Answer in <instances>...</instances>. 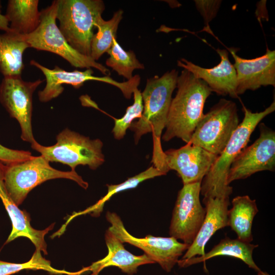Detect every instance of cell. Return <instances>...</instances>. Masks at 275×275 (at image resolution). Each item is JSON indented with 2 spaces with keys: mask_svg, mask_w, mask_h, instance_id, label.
Returning <instances> with one entry per match:
<instances>
[{
  "mask_svg": "<svg viewBox=\"0 0 275 275\" xmlns=\"http://www.w3.org/2000/svg\"><path fill=\"white\" fill-rule=\"evenodd\" d=\"M178 72L175 69L166 72L161 76H155L147 80L142 93L143 112L142 117L132 122L129 128L134 132L136 144L145 134L151 132L153 139L152 162L153 166L167 174L164 153L161 145L162 130L165 128L172 100L176 88Z\"/></svg>",
  "mask_w": 275,
  "mask_h": 275,
  "instance_id": "cell-1",
  "label": "cell"
},
{
  "mask_svg": "<svg viewBox=\"0 0 275 275\" xmlns=\"http://www.w3.org/2000/svg\"><path fill=\"white\" fill-rule=\"evenodd\" d=\"M176 88L162 139L168 142L178 138L188 143L204 115L205 103L212 91L204 81L185 69L178 76Z\"/></svg>",
  "mask_w": 275,
  "mask_h": 275,
  "instance_id": "cell-2",
  "label": "cell"
},
{
  "mask_svg": "<svg viewBox=\"0 0 275 275\" xmlns=\"http://www.w3.org/2000/svg\"><path fill=\"white\" fill-rule=\"evenodd\" d=\"M274 110V100L260 112L253 113L243 106L244 117L242 122L202 181L201 193L204 198L230 196L233 188L228 184L227 180L232 163L245 148L257 125Z\"/></svg>",
  "mask_w": 275,
  "mask_h": 275,
  "instance_id": "cell-3",
  "label": "cell"
},
{
  "mask_svg": "<svg viewBox=\"0 0 275 275\" xmlns=\"http://www.w3.org/2000/svg\"><path fill=\"white\" fill-rule=\"evenodd\" d=\"M104 9L101 0H57L59 28L68 43L84 56L90 57L95 24Z\"/></svg>",
  "mask_w": 275,
  "mask_h": 275,
  "instance_id": "cell-4",
  "label": "cell"
},
{
  "mask_svg": "<svg viewBox=\"0 0 275 275\" xmlns=\"http://www.w3.org/2000/svg\"><path fill=\"white\" fill-rule=\"evenodd\" d=\"M58 178L72 180L85 189L89 185L75 171L55 169L42 155L33 156L21 162L5 165L4 173L6 188L18 206L34 188L47 180Z\"/></svg>",
  "mask_w": 275,
  "mask_h": 275,
  "instance_id": "cell-5",
  "label": "cell"
},
{
  "mask_svg": "<svg viewBox=\"0 0 275 275\" xmlns=\"http://www.w3.org/2000/svg\"><path fill=\"white\" fill-rule=\"evenodd\" d=\"M103 143L99 139L91 140L66 128L57 136V143L44 146L36 141L31 144L49 162H59L69 166L72 171L78 165L88 166L96 170L104 162L102 152Z\"/></svg>",
  "mask_w": 275,
  "mask_h": 275,
  "instance_id": "cell-6",
  "label": "cell"
},
{
  "mask_svg": "<svg viewBox=\"0 0 275 275\" xmlns=\"http://www.w3.org/2000/svg\"><path fill=\"white\" fill-rule=\"evenodd\" d=\"M57 0H55L40 11L38 27L33 33L24 35L30 47L57 54L75 67L94 68L104 75L109 74V70L104 66L78 52L68 43L57 25Z\"/></svg>",
  "mask_w": 275,
  "mask_h": 275,
  "instance_id": "cell-7",
  "label": "cell"
},
{
  "mask_svg": "<svg viewBox=\"0 0 275 275\" xmlns=\"http://www.w3.org/2000/svg\"><path fill=\"white\" fill-rule=\"evenodd\" d=\"M238 125L236 103L222 98L204 114L189 143L218 156Z\"/></svg>",
  "mask_w": 275,
  "mask_h": 275,
  "instance_id": "cell-8",
  "label": "cell"
},
{
  "mask_svg": "<svg viewBox=\"0 0 275 275\" xmlns=\"http://www.w3.org/2000/svg\"><path fill=\"white\" fill-rule=\"evenodd\" d=\"M106 218L111 224L108 229L123 243H128L141 249L168 272L171 271L179 258L190 246L171 236L163 237L148 235L144 238H137L127 231L122 219L116 213L107 211Z\"/></svg>",
  "mask_w": 275,
  "mask_h": 275,
  "instance_id": "cell-9",
  "label": "cell"
},
{
  "mask_svg": "<svg viewBox=\"0 0 275 275\" xmlns=\"http://www.w3.org/2000/svg\"><path fill=\"white\" fill-rule=\"evenodd\" d=\"M30 65L36 67L44 74L46 81L43 90L39 91L38 97L40 101L48 102L58 97L64 91L62 85H70L74 88L81 87L87 81H98L114 86L119 88L124 96L128 99L131 98L135 89L140 84L141 77L135 75L132 78L124 82L117 81L109 77L95 76L91 68L87 69L84 71L75 70L72 71H66L55 66L53 69H50L42 65L35 60H31Z\"/></svg>",
  "mask_w": 275,
  "mask_h": 275,
  "instance_id": "cell-10",
  "label": "cell"
},
{
  "mask_svg": "<svg viewBox=\"0 0 275 275\" xmlns=\"http://www.w3.org/2000/svg\"><path fill=\"white\" fill-rule=\"evenodd\" d=\"M44 80L26 81L21 75L4 77L0 84V102L19 123L21 138L31 144L36 141L32 126L33 94Z\"/></svg>",
  "mask_w": 275,
  "mask_h": 275,
  "instance_id": "cell-11",
  "label": "cell"
},
{
  "mask_svg": "<svg viewBox=\"0 0 275 275\" xmlns=\"http://www.w3.org/2000/svg\"><path fill=\"white\" fill-rule=\"evenodd\" d=\"M201 183L183 184L178 192L171 221L170 236L188 245L196 238L206 214L200 200Z\"/></svg>",
  "mask_w": 275,
  "mask_h": 275,
  "instance_id": "cell-12",
  "label": "cell"
},
{
  "mask_svg": "<svg viewBox=\"0 0 275 275\" xmlns=\"http://www.w3.org/2000/svg\"><path fill=\"white\" fill-rule=\"evenodd\" d=\"M260 135L245 148L232 163L227 176L228 185L260 171L275 169V132L264 123L259 125Z\"/></svg>",
  "mask_w": 275,
  "mask_h": 275,
  "instance_id": "cell-13",
  "label": "cell"
},
{
  "mask_svg": "<svg viewBox=\"0 0 275 275\" xmlns=\"http://www.w3.org/2000/svg\"><path fill=\"white\" fill-rule=\"evenodd\" d=\"M167 170L176 171L183 184L202 182L218 156L190 143L177 149L165 152Z\"/></svg>",
  "mask_w": 275,
  "mask_h": 275,
  "instance_id": "cell-14",
  "label": "cell"
},
{
  "mask_svg": "<svg viewBox=\"0 0 275 275\" xmlns=\"http://www.w3.org/2000/svg\"><path fill=\"white\" fill-rule=\"evenodd\" d=\"M234 60L233 66L237 76L236 93L256 90L262 86L275 87V51L268 47L265 54L252 59L238 56L236 49H228Z\"/></svg>",
  "mask_w": 275,
  "mask_h": 275,
  "instance_id": "cell-15",
  "label": "cell"
},
{
  "mask_svg": "<svg viewBox=\"0 0 275 275\" xmlns=\"http://www.w3.org/2000/svg\"><path fill=\"white\" fill-rule=\"evenodd\" d=\"M216 51L221 61L211 68L202 67L184 58L177 61V65L204 81L212 92L218 95L237 98L236 72L229 60L228 51L220 48L216 49Z\"/></svg>",
  "mask_w": 275,
  "mask_h": 275,
  "instance_id": "cell-16",
  "label": "cell"
},
{
  "mask_svg": "<svg viewBox=\"0 0 275 275\" xmlns=\"http://www.w3.org/2000/svg\"><path fill=\"white\" fill-rule=\"evenodd\" d=\"M5 167V164L0 161V199L9 215L12 227L5 243L18 237H26L35 245V250L43 252L44 255H46L47 245L44 237L53 229L54 224L43 230H36L32 227L30 215L18 208L6 188L4 180Z\"/></svg>",
  "mask_w": 275,
  "mask_h": 275,
  "instance_id": "cell-17",
  "label": "cell"
},
{
  "mask_svg": "<svg viewBox=\"0 0 275 275\" xmlns=\"http://www.w3.org/2000/svg\"><path fill=\"white\" fill-rule=\"evenodd\" d=\"M229 195L203 198L206 214L203 223L193 242L181 259H188L205 254V245L218 230L228 226V211L230 205Z\"/></svg>",
  "mask_w": 275,
  "mask_h": 275,
  "instance_id": "cell-18",
  "label": "cell"
},
{
  "mask_svg": "<svg viewBox=\"0 0 275 275\" xmlns=\"http://www.w3.org/2000/svg\"><path fill=\"white\" fill-rule=\"evenodd\" d=\"M105 241L108 249L107 255L103 259L93 262L87 267L91 275H98L104 268L116 266L129 275L137 272L139 266L155 262L147 255L136 256L127 251L123 243L108 229L105 233Z\"/></svg>",
  "mask_w": 275,
  "mask_h": 275,
  "instance_id": "cell-19",
  "label": "cell"
},
{
  "mask_svg": "<svg viewBox=\"0 0 275 275\" xmlns=\"http://www.w3.org/2000/svg\"><path fill=\"white\" fill-rule=\"evenodd\" d=\"M258 244L242 241L238 239H231L227 236L222 239L209 252L201 256H196L188 259H180L177 263L181 267L205 262L217 256H229L238 258L245 263L250 268L258 271L260 269L253 259V253Z\"/></svg>",
  "mask_w": 275,
  "mask_h": 275,
  "instance_id": "cell-20",
  "label": "cell"
},
{
  "mask_svg": "<svg viewBox=\"0 0 275 275\" xmlns=\"http://www.w3.org/2000/svg\"><path fill=\"white\" fill-rule=\"evenodd\" d=\"M29 47L24 35L11 30L0 34V72L4 77L21 75L23 52Z\"/></svg>",
  "mask_w": 275,
  "mask_h": 275,
  "instance_id": "cell-21",
  "label": "cell"
},
{
  "mask_svg": "<svg viewBox=\"0 0 275 275\" xmlns=\"http://www.w3.org/2000/svg\"><path fill=\"white\" fill-rule=\"evenodd\" d=\"M232 204L228 211V226L236 234L237 239L250 243L253 240V219L258 212L256 200L248 195L239 196L233 198Z\"/></svg>",
  "mask_w": 275,
  "mask_h": 275,
  "instance_id": "cell-22",
  "label": "cell"
},
{
  "mask_svg": "<svg viewBox=\"0 0 275 275\" xmlns=\"http://www.w3.org/2000/svg\"><path fill=\"white\" fill-rule=\"evenodd\" d=\"M38 0H10L5 15L10 23V30L26 35L33 33L40 23Z\"/></svg>",
  "mask_w": 275,
  "mask_h": 275,
  "instance_id": "cell-23",
  "label": "cell"
},
{
  "mask_svg": "<svg viewBox=\"0 0 275 275\" xmlns=\"http://www.w3.org/2000/svg\"><path fill=\"white\" fill-rule=\"evenodd\" d=\"M123 14V10H119L108 20H104L102 16L97 19L95 24L97 32L94 34L91 43L90 57L94 61L98 60L111 48Z\"/></svg>",
  "mask_w": 275,
  "mask_h": 275,
  "instance_id": "cell-24",
  "label": "cell"
},
{
  "mask_svg": "<svg viewBox=\"0 0 275 275\" xmlns=\"http://www.w3.org/2000/svg\"><path fill=\"white\" fill-rule=\"evenodd\" d=\"M107 53L109 57L106 61V65L127 80L133 77V70L145 68L137 59L134 52L131 50H125L119 44L116 38L114 39L113 44Z\"/></svg>",
  "mask_w": 275,
  "mask_h": 275,
  "instance_id": "cell-25",
  "label": "cell"
},
{
  "mask_svg": "<svg viewBox=\"0 0 275 275\" xmlns=\"http://www.w3.org/2000/svg\"><path fill=\"white\" fill-rule=\"evenodd\" d=\"M164 175L166 174L152 166L142 173L128 178L121 183L116 185H107V193L104 197L92 206L89 207L85 211L76 213L75 215H78L91 213L93 216H99L103 210L105 203L115 194L127 189L134 188L145 180Z\"/></svg>",
  "mask_w": 275,
  "mask_h": 275,
  "instance_id": "cell-26",
  "label": "cell"
},
{
  "mask_svg": "<svg viewBox=\"0 0 275 275\" xmlns=\"http://www.w3.org/2000/svg\"><path fill=\"white\" fill-rule=\"evenodd\" d=\"M25 269L43 270L54 274L80 275L84 273L82 269L77 272H69L56 269L52 267L49 260L42 256L41 252L37 250L31 258L24 263H15L0 260V275H11Z\"/></svg>",
  "mask_w": 275,
  "mask_h": 275,
  "instance_id": "cell-27",
  "label": "cell"
},
{
  "mask_svg": "<svg viewBox=\"0 0 275 275\" xmlns=\"http://www.w3.org/2000/svg\"><path fill=\"white\" fill-rule=\"evenodd\" d=\"M133 94V104L127 107L125 114L121 118H114L115 125L112 132L114 138L117 140H120L124 136L127 129L130 127L134 119H140L142 116L144 106L142 93L136 88Z\"/></svg>",
  "mask_w": 275,
  "mask_h": 275,
  "instance_id": "cell-28",
  "label": "cell"
},
{
  "mask_svg": "<svg viewBox=\"0 0 275 275\" xmlns=\"http://www.w3.org/2000/svg\"><path fill=\"white\" fill-rule=\"evenodd\" d=\"M33 156L30 151L10 149L0 144V161L5 165L21 162Z\"/></svg>",
  "mask_w": 275,
  "mask_h": 275,
  "instance_id": "cell-29",
  "label": "cell"
},
{
  "mask_svg": "<svg viewBox=\"0 0 275 275\" xmlns=\"http://www.w3.org/2000/svg\"><path fill=\"white\" fill-rule=\"evenodd\" d=\"M196 7L203 17L205 24L208 26L209 23L215 18L222 3V1L196 0Z\"/></svg>",
  "mask_w": 275,
  "mask_h": 275,
  "instance_id": "cell-30",
  "label": "cell"
},
{
  "mask_svg": "<svg viewBox=\"0 0 275 275\" xmlns=\"http://www.w3.org/2000/svg\"><path fill=\"white\" fill-rule=\"evenodd\" d=\"M0 30L5 32L10 31L9 23L5 15L1 13L0 10Z\"/></svg>",
  "mask_w": 275,
  "mask_h": 275,
  "instance_id": "cell-31",
  "label": "cell"
},
{
  "mask_svg": "<svg viewBox=\"0 0 275 275\" xmlns=\"http://www.w3.org/2000/svg\"><path fill=\"white\" fill-rule=\"evenodd\" d=\"M258 275H270L267 272L263 271L261 270L257 271Z\"/></svg>",
  "mask_w": 275,
  "mask_h": 275,
  "instance_id": "cell-32",
  "label": "cell"
},
{
  "mask_svg": "<svg viewBox=\"0 0 275 275\" xmlns=\"http://www.w3.org/2000/svg\"><path fill=\"white\" fill-rule=\"evenodd\" d=\"M1 8V2H0V8Z\"/></svg>",
  "mask_w": 275,
  "mask_h": 275,
  "instance_id": "cell-33",
  "label": "cell"
}]
</instances>
